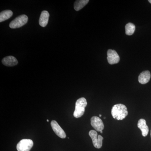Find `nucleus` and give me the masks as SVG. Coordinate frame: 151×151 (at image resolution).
I'll return each mask as SVG.
<instances>
[{
  "label": "nucleus",
  "mask_w": 151,
  "mask_h": 151,
  "mask_svg": "<svg viewBox=\"0 0 151 151\" xmlns=\"http://www.w3.org/2000/svg\"><path fill=\"white\" fill-rule=\"evenodd\" d=\"M100 133H103V131H101V132H100Z\"/></svg>",
  "instance_id": "6ab92c4d"
},
{
  "label": "nucleus",
  "mask_w": 151,
  "mask_h": 151,
  "mask_svg": "<svg viewBox=\"0 0 151 151\" xmlns=\"http://www.w3.org/2000/svg\"><path fill=\"white\" fill-rule=\"evenodd\" d=\"M148 1L151 4V0H149Z\"/></svg>",
  "instance_id": "dca6fc26"
},
{
  "label": "nucleus",
  "mask_w": 151,
  "mask_h": 151,
  "mask_svg": "<svg viewBox=\"0 0 151 151\" xmlns=\"http://www.w3.org/2000/svg\"><path fill=\"white\" fill-rule=\"evenodd\" d=\"M99 116H100V117H101V116H102V115H101V114H100V115H99Z\"/></svg>",
  "instance_id": "f3484780"
},
{
  "label": "nucleus",
  "mask_w": 151,
  "mask_h": 151,
  "mask_svg": "<svg viewBox=\"0 0 151 151\" xmlns=\"http://www.w3.org/2000/svg\"><path fill=\"white\" fill-rule=\"evenodd\" d=\"M151 78L150 72L149 70L143 71L139 75L138 80L141 84H146L150 81Z\"/></svg>",
  "instance_id": "9d476101"
},
{
  "label": "nucleus",
  "mask_w": 151,
  "mask_h": 151,
  "mask_svg": "<svg viewBox=\"0 0 151 151\" xmlns=\"http://www.w3.org/2000/svg\"><path fill=\"white\" fill-rule=\"evenodd\" d=\"M135 29V25L132 23H129L125 26L126 34L127 35H132L134 32Z\"/></svg>",
  "instance_id": "2eb2a0df"
},
{
  "label": "nucleus",
  "mask_w": 151,
  "mask_h": 151,
  "mask_svg": "<svg viewBox=\"0 0 151 151\" xmlns=\"http://www.w3.org/2000/svg\"><path fill=\"white\" fill-rule=\"evenodd\" d=\"M89 0H78L76 1L74 4V9L76 11H78L84 7L89 2Z\"/></svg>",
  "instance_id": "4468645a"
},
{
  "label": "nucleus",
  "mask_w": 151,
  "mask_h": 151,
  "mask_svg": "<svg viewBox=\"0 0 151 151\" xmlns=\"http://www.w3.org/2000/svg\"><path fill=\"white\" fill-rule=\"evenodd\" d=\"M13 12L10 10H6L1 12L0 13V22H1L10 18L12 16Z\"/></svg>",
  "instance_id": "ddd939ff"
},
{
  "label": "nucleus",
  "mask_w": 151,
  "mask_h": 151,
  "mask_svg": "<svg viewBox=\"0 0 151 151\" xmlns=\"http://www.w3.org/2000/svg\"><path fill=\"white\" fill-rule=\"evenodd\" d=\"M111 114L114 119L122 120L125 119L128 114L127 107L122 104L114 105L112 108Z\"/></svg>",
  "instance_id": "f257e3e1"
},
{
  "label": "nucleus",
  "mask_w": 151,
  "mask_h": 151,
  "mask_svg": "<svg viewBox=\"0 0 151 151\" xmlns=\"http://www.w3.org/2000/svg\"><path fill=\"white\" fill-rule=\"evenodd\" d=\"M51 126L55 133L58 137L62 138V139H64L66 137V134H65V132L63 131L56 121H54V120L52 121Z\"/></svg>",
  "instance_id": "6e6552de"
},
{
  "label": "nucleus",
  "mask_w": 151,
  "mask_h": 151,
  "mask_svg": "<svg viewBox=\"0 0 151 151\" xmlns=\"http://www.w3.org/2000/svg\"><path fill=\"white\" fill-rule=\"evenodd\" d=\"M47 122H49V120H48V119H47Z\"/></svg>",
  "instance_id": "a211bd4d"
},
{
  "label": "nucleus",
  "mask_w": 151,
  "mask_h": 151,
  "mask_svg": "<svg viewBox=\"0 0 151 151\" xmlns=\"http://www.w3.org/2000/svg\"><path fill=\"white\" fill-rule=\"evenodd\" d=\"M33 146V142L29 139H23L20 141L17 146L18 151H29Z\"/></svg>",
  "instance_id": "39448f33"
},
{
  "label": "nucleus",
  "mask_w": 151,
  "mask_h": 151,
  "mask_svg": "<svg viewBox=\"0 0 151 151\" xmlns=\"http://www.w3.org/2000/svg\"><path fill=\"white\" fill-rule=\"evenodd\" d=\"M28 18L26 15H22L17 17L10 23L9 27L12 29L22 27L27 23Z\"/></svg>",
  "instance_id": "7ed1b4c3"
},
{
  "label": "nucleus",
  "mask_w": 151,
  "mask_h": 151,
  "mask_svg": "<svg viewBox=\"0 0 151 151\" xmlns=\"http://www.w3.org/2000/svg\"><path fill=\"white\" fill-rule=\"evenodd\" d=\"M2 63L3 64L7 66H14L18 63L16 58L13 56H6L4 58Z\"/></svg>",
  "instance_id": "1a4fd4ad"
},
{
  "label": "nucleus",
  "mask_w": 151,
  "mask_h": 151,
  "mask_svg": "<svg viewBox=\"0 0 151 151\" xmlns=\"http://www.w3.org/2000/svg\"><path fill=\"white\" fill-rule=\"evenodd\" d=\"M107 60L108 63L111 65L118 63L120 61V57L115 50H108L107 52Z\"/></svg>",
  "instance_id": "423d86ee"
},
{
  "label": "nucleus",
  "mask_w": 151,
  "mask_h": 151,
  "mask_svg": "<svg viewBox=\"0 0 151 151\" xmlns=\"http://www.w3.org/2000/svg\"><path fill=\"white\" fill-rule=\"evenodd\" d=\"M91 125L97 132L103 131L104 126L103 121L99 117L93 116L91 119Z\"/></svg>",
  "instance_id": "0eeeda50"
},
{
  "label": "nucleus",
  "mask_w": 151,
  "mask_h": 151,
  "mask_svg": "<svg viewBox=\"0 0 151 151\" xmlns=\"http://www.w3.org/2000/svg\"><path fill=\"white\" fill-rule=\"evenodd\" d=\"M150 135H151V134H150Z\"/></svg>",
  "instance_id": "aec40b11"
},
{
  "label": "nucleus",
  "mask_w": 151,
  "mask_h": 151,
  "mask_svg": "<svg viewBox=\"0 0 151 151\" xmlns=\"http://www.w3.org/2000/svg\"><path fill=\"white\" fill-rule=\"evenodd\" d=\"M50 14L46 11H42L39 19V24L42 27H45L48 24Z\"/></svg>",
  "instance_id": "f8f14e48"
},
{
  "label": "nucleus",
  "mask_w": 151,
  "mask_h": 151,
  "mask_svg": "<svg viewBox=\"0 0 151 151\" xmlns=\"http://www.w3.org/2000/svg\"><path fill=\"white\" fill-rule=\"evenodd\" d=\"M89 134L92 139L94 147L97 149L101 148L103 145V137L100 135L98 136L97 132L94 130H91L89 132Z\"/></svg>",
  "instance_id": "20e7f679"
},
{
  "label": "nucleus",
  "mask_w": 151,
  "mask_h": 151,
  "mask_svg": "<svg viewBox=\"0 0 151 151\" xmlns=\"http://www.w3.org/2000/svg\"><path fill=\"white\" fill-rule=\"evenodd\" d=\"M137 126L138 128L142 131V135L143 137H146L148 134L149 129L148 127L146 124L145 120L144 119H140L138 122Z\"/></svg>",
  "instance_id": "9b49d317"
},
{
  "label": "nucleus",
  "mask_w": 151,
  "mask_h": 151,
  "mask_svg": "<svg viewBox=\"0 0 151 151\" xmlns=\"http://www.w3.org/2000/svg\"><path fill=\"white\" fill-rule=\"evenodd\" d=\"M87 105L86 99L84 97L79 98L76 101L73 116L76 118H79L84 115L85 108Z\"/></svg>",
  "instance_id": "f03ea898"
}]
</instances>
